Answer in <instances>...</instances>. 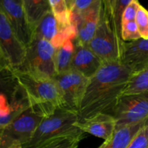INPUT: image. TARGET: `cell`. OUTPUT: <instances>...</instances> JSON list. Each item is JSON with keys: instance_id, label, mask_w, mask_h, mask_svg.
I'll use <instances>...</instances> for the list:
<instances>
[{"instance_id": "21", "label": "cell", "mask_w": 148, "mask_h": 148, "mask_svg": "<svg viewBox=\"0 0 148 148\" xmlns=\"http://www.w3.org/2000/svg\"><path fill=\"white\" fill-rule=\"evenodd\" d=\"M85 137V133L79 130L72 134L53 139L42 148H77L80 142Z\"/></svg>"}, {"instance_id": "28", "label": "cell", "mask_w": 148, "mask_h": 148, "mask_svg": "<svg viewBox=\"0 0 148 148\" xmlns=\"http://www.w3.org/2000/svg\"><path fill=\"white\" fill-rule=\"evenodd\" d=\"M12 68L11 62L9 60L8 57L0 46V72L7 70V69H12Z\"/></svg>"}, {"instance_id": "27", "label": "cell", "mask_w": 148, "mask_h": 148, "mask_svg": "<svg viewBox=\"0 0 148 148\" xmlns=\"http://www.w3.org/2000/svg\"><path fill=\"white\" fill-rule=\"evenodd\" d=\"M140 4L137 0H132L131 2L124 10L123 13L122 23H128L131 21H135L136 16H137V10Z\"/></svg>"}, {"instance_id": "4", "label": "cell", "mask_w": 148, "mask_h": 148, "mask_svg": "<svg viewBox=\"0 0 148 148\" xmlns=\"http://www.w3.org/2000/svg\"><path fill=\"white\" fill-rule=\"evenodd\" d=\"M79 120L76 111L59 108L52 115L44 117L35 131L31 140L23 148H42L47 143L61 136L79 131L75 124Z\"/></svg>"}, {"instance_id": "22", "label": "cell", "mask_w": 148, "mask_h": 148, "mask_svg": "<svg viewBox=\"0 0 148 148\" xmlns=\"http://www.w3.org/2000/svg\"><path fill=\"white\" fill-rule=\"evenodd\" d=\"M12 69L0 72V94H13L18 88Z\"/></svg>"}, {"instance_id": "9", "label": "cell", "mask_w": 148, "mask_h": 148, "mask_svg": "<svg viewBox=\"0 0 148 148\" xmlns=\"http://www.w3.org/2000/svg\"><path fill=\"white\" fill-rule=\"evenodd\" d=\"M75 25L65 27L56 21L51 10L40 20L33 30V39H42L49 41L56 49L68 40L76 38Z\"/></svg>"}, {"instance_id": "8", "label": "cell", "mask_w": 148, "mask_h": 148, "mask_svg": "<svg viewBox=\"0 0 148 148\" xmlns=\"http://www.w3.org/2000/svg\"><path fill=\"white\" fill-rule=\"evenodd\" d=\"M54 80L60 91L64 108L79 112L89 79L79 72L71 69L56 75Z\"/></svg>"}, {"instance_id": "17", "label": "cell", "mask_w": 148, "mask_h": 148, "mask_svg": "<svg viewBox=\"0 0 148 148\" xmlns=\"http://www.w3.org/2000/svg\"><path fill=\"white\" fill-rule=\"evenodd\" d=\"M23 8L32 30H35L40 20L51 11L49 0H23Z\"/></svg>"}, {"instance_id": "10", "label": "cell", "mask_w": 148, "mask_h": 148, "mask_svg": "<svg viewBox=\"0 0 148 148\" xmlns=\"http://www.w3.org/2000/svg\"><path fill=\"white\" fill-rule=\"evenodd\" d=\"M0 8L19 41L26 49L33 40V30L25 13L23 0H0Z\"/></svg>"}, {"instance_id": "18", "label": "cell", "mask_w": 148, "mask_h": 148, "mask_svg": "<svg viewBox=\"0 0 148 148\" xmlns=\"http://www.w3.org/2000/svg\"><path fill=\"white\" fill-rule=\"evenodd\" d=\"M74 40H66L62 46L55 49L54 62L56 75L64 73L72 69V59L75 53Z\"/></svg>"}, {"instance_id": "26", "label": "cell", "mask_w": 148, "mask_h": 148, "mask_svg": "<svg viewBox=\"0 0 148 148\" xmlns=\"http://www.w3.org/2000/svg\"><path fill=\"white\" fill-rule=\"evenodd\" d=\"M127 148H148V121L137 132Z\"/></svg>"}, {"instance_id": "12", "label": "cell", "mask_w": 148, "mask_h": 148, "mask_svg": "<svg viewBox=\"0 0 148 148\" xmlns=\"http://www.w3.org/2000/svg\"><path fill=\"white\" fill-rule=\"evenodd\" d=\"M75 127L82 132L92 134L106 141L114 134L116 128V121L112 115L98 114L90 118L77 121Z\"/></svg>"}, {"instance_id": "11", "label": "cell", "mask_w": 148, "mask_h": 148, "mask_svg": "<svg viewBox=\"0 0 148 148\" xmlns=\"http://www.w3.org/2000/svg\"><path fill=\"white\" fill-rule=\"evenodd\" d=\"M0 46L13 68H19L24 62L26 49L19 41L7 17L0 8Z\"/></svg>"}, {"instance_id": "20", "label": "cell", "mask_w": 148, "mask_h": 148, "mask_svg": "<svg viewBox=\"0 0 148 148\" xmlns=\"http://www.w3.org/2000/svg\"><path fill=\"white\" fill-rule=\"evenodd\" d=\"M51 10L56 21L65 27L74 25L72 22V14L67 1L49 0Z\"/></svg>"}, {"instance_id": "23", "label": "cell", "mask_w": 148, "mask_h": 148, "mask_svg": "<svg viewBox=\"0 0 148 148\" xmlns=\"http://www.w3.org/2000/svg\"><path fill=\"white\" fill-rule=\"evenodd\" d=\"M95 0H69L67 1L72 14V22L86 13L92 7Z\"/></svg>"}, {"instance_id": "5", "label": "cell", "mask_w": 148, "mask_h": 148, "mask_svg": "<svg viewBox=\"0 0 148 148\" xmlns=\"http://www.w3.org/2000/svg\"><path fill=\"white\" fill-rule=\"evenodd\" d=\"M55 48L51 43L42 39H33L26 48L23 64L19 68L33 75L54 79L56 75L54 62Z\"/></svg>"}, {"instance_id": "14", "label": "cell", "mask_w": 148, "mask_h": 148, "mask_svg": "<svg viewBox=\"0 0 148 148\" xmlns=\"http://www.w3.org/2000/svg\"><path fill=\"white\" fill-rule=\"evenodd\" d=\"M121 63L130 68L133 75L148 65V39L126 42Z\"/></svg>"}, {"instance_id": "24", "label": "cell", "mask_w": 148, "mask_h": 148, "mask_svg": "<svg viewBox=\"0 0 148 148\" xmlns=\"http://www.w3.org/2000/svg\"><path fill=\"white\" fill-rule=\"evenodd\" d=\"M135 22L142 38L148 39V11L141 4L137 10Z\"/></svg>"}, {"instance_id": "7", "label": "cell", "mask_w": 148, "mask_h": 148, "mask_svg": "<svg viewBox=\"0 0 148 148\" xmlns=\"http://www.w3.org/2000/svg\"><path fill=\"white\" fill-rule=\"evenodd\" d=\"M112 116L116 121V127L147 121L148 91L121 95Z\"/></svg>"}, {"instance_id": "15", "label": "cell", "mask_w": 148, "mask_h": 148, "mask_svg": "<svg viewBox=\"0 0 148 148\" xmlns=\"http://www.w3.org/2000/svg\"><path fill=\"white\" fill-rule=\"evenodd\" d=\"M75 43V53L72 63V69L82 74L90 79L101 68L103 62L88 46Z\"/></svg>"}, {"instance_id": "3", "label": "cell", "mask_w": 148, "mask_h": 148, "mask_svg": "<svg viewBox=\"0 0 148 148\" xmlns=\"http://www.w3.org/2000/svg\"><path fill=\"white\" fill-rule=\"evenodd\" d=\"M12 72L32 111L43 117H47L59 108H64L54 79L43 77L14 68Z\"/></svg>"}, {"instance_id": "19", "label": "cell", "mask_w": 148, "mask_h": 148, "mask_svg": "<svg viewBox=\"0 0 148 148\" xmlns=\"http://www.w3.org/2000/svg\"><path fill=\"white\" fill-rule=\"evenodd\" d=\"M146 91H148V65L140 72L132 75L122 95Z\"/></svg>"}, {"instance_id": "2", "label": "cell", "mask_w": 148, "mask_h": 148, "mask_svg": "<svg viewBox=\"0 0 148 148\" xmlns=\"http://www.w3.org/2000/svg\"><path fill=\"white\" fill-rule=\"evenodd\" d=\"M132 0H101L96 31L88 47L103 63L121 62L126 42L121 35L123 13Z\"/></svg>"}, {"instance_id": "6", "label": "cell", "mask_w": 148, "mask_h": 148, "mask_svg": "<svg viewBox=\"0 0 148 148\" xmlns=\"http://www.w3.org/2000/svg\"><path fill=\"white\" fill-rule=\"evenodd\" d=\"M43 118L30 108L25 111L12 122L3 128L0 138V148H10L15 143L23 147L28 143Z\"/></svg>"}, {"instance_id": "1", "label": "cell", "mask_w": 148, "mask_h": 148, "mask_svg": "<svg viewBox=\"0 0 148 148\" xmlns=\"http://www.w3.org/2000/svg\"><path fill=\"white\" fill-rule=\"evenodd\" d=\"M132 75L131 69L121 62L103 64L89 79L78 112L79 121L98 114L112 115Z\"/></svg>"}, {"instance_id": "29", "label": "cell", "mask_w": 148, "mask_h": 148, "mask_svg": "<svg viewBox=\"0 0 148 148\" xmlns=\"http://www.w3.org/2000/svg\"><path fill=\"white\" fill-rule=\"evenodd\" d=\"M10 148H23L22 147L21 145L18 144V143H15V144L12 145Z\"/></svg>"}, {"instance_id": "25", "label": "cell", "mask_w": 148, "mask_h": 148, "mask_svg": "<svg viewBox=\"0 0 148 148\" xmlns=\"http://www.w3.org/2000/svg\"><path fill=\"white\" fill-rule=\"evenodd\" d=\"M121 35L123 40L125 42L134 41L142 38L135 21L122 23Z\"/></svg>"}, {"instance_id": "30", "label": "cell", "mask_w": 148, "mask_h": 148, "mask_svg": "<svg viewBox=\"0 0 148 148\" xmlns=\"http://www.w3.org/2000/svg\"><path fill=\"white\" fill-rule=\"evenodd\" d=\"M2 131H3V128H1V127H0V138H1V133H2Z\"/></svg>"}, {"instance_id": "16", "label": "cell", "mask_w": 148, "mask_h": 148, "mask_svg": "<svg viewBox=\"0 0 148 148\" xmlns=\"http://www.w3.org/2000/svg\"><path fill=\"white\" fill-rule=\"evenodd\" d=\"M147 121L133 125L116 127L112 136L98 148H127L133 137L142 127L147 124Z\"/></svg>"}, {"instance_id": "13", "label": "cell", "mask_w": 148, "mask_h": 148, "mask_svg": "<svg viewBox=\"0 0 148 148\" xmlns=\"http://www.w3.org/2000/svg\"><path fill=\"white\" fill-rule=\"evenodd\" d=\"M101 0H95L90 9L81 17L72 22L76 28L75 41L87 46L93 38L99 20Z\"/></svg>"}]
</instances>
